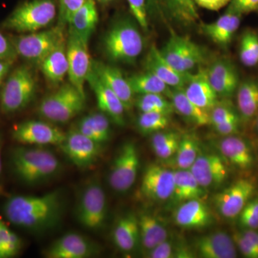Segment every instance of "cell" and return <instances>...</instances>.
Returning <instances> with one entry per match:
<instances>
[{"mask_svg": "<svg viewBox=\"0 0 258 258\" xmlns=\"http://www.w3.org/2000/svg\"><path fill=\"white\" fill-rule=\"evenodd\" d=\"M7 220L22 230L40 233L57 227L62 218L64 200L62 191L43 195H14L3 205Z\"/></svg>", "mask_w": 258, "mask_h": 258, "instance_id": "obj_1", "label": "cell"}, {"mask_svg": "<svg viewBox=\"0 0 258 258\" xmlns=\"http://www.w3.org/2000/svg\"><path fill=\"white\" fill-rule=\"evenodd\" d=\"M9 164L13 175L28 186L45 184L55 179L62 165L55 154L43 147L20 145L10 153Z\"/></svg>", "mask_w": 258, "mask_h": 258, "instance_id": "obj_2", "label": "cell"}, {"mask_svg": "<svg viewBox=\"0 0 258 258\" xmlns=\"http://www.w3.org/2000/svg\"><path fill=\"white\" fill-rule=\"evenodd\" d=\"M103 47L112 62L133 64L143 52L144 37L135 22L120 18L105 35Z\"/></svg>", "mask_w": 258, "mask_h": 258, "instance_id": "obj_3", "label": "cell"}, {"mask_svg": "<svg viewBox=\"0 0 258 258\" xmlns=\"http://www.w3.org/2000/svg\"><path fill=\"white\" fill-rule=\"evenodd\" d=\"M56 16L55 0H28L15 8L3 27L18 33H31L47 28L55 21Z\"/></svg>", "mask_w": 258, "mask_h": 258, "instance_id": "obj_4", "label": "cell"}, {"mask_svg": "<svg viewBox=\"0 0 258 258\" xmlns=\"http://www.w3.org/2000/svg\"><path fill=\"white\" fill-rule=\"evenodd\" d=\"M86 101V96L71 83H64L42 100L38 113L52 123H68L84 110Z\"/></svg>", "mask_w": 258, "mask_h": 258, "instance_id": "obj_5", "label": "cell"}, {"mask_svg": "<svg viewBox=\"0 0 258 258\" xmlns=\"http://www.w3.org/2000/svg\"><path fill=\"white\" fill-rule=\"evenodd\" d=\"M37 89L36 77L28 66L15 69L0 93V108L5 113H15L26 108L33 101Z\"/></svg>", "mask_w": 258, "mask_h": 258, "instance_id": "obj_6", "label": "cell"}, {"mask_svg": "<svg viewBox=\"0 0 258 258\" xmlns=\"http://www.w3.org/2000/svg\"><path fill=\"white\" fill-rule=\"evenodd\" d=\"M108 203L104 189L97 179L91 180L81 190L76 208V217L86 230L98 232L104 227Z\"/></svg>", "mask_w": 258, "mask_h": 258, "instance_id": "obj_7", "label": "cell"}, {"mask_svg": "<svg viewBox=\"0 0 258 258\" xmlns=\"http://www.w3.org/2000/svg\"><path fill=\"white\" fill-rule=\"evenodd\" d=\"M64 25L25 33L11 39L18 55L38 66L49 53L66 38Z\"/></svg>", "mask_w": 258, "mask_h": 258, "instance_id": "obj_8", "label": "cell"}, {"mask_svg": "<svg viewBox=\"0 0 258 258\" xmlns=\"http://www.w3.org/2000/svg\"><path fill=\"white\" fill-rule=\"evenodd\" d=\"M140 165L138 149L132 142L121 146L113 159L108 174V183L113 191L123 194L133 186Z\"/></svg>", "mask_w": 258, "mask_h": 258, "instance_id": "obj_9", "label": "cell"}, {"mask_svg": "<svg viewBox=\"0 0 258 258\" xmlns=\"http://www.w3.org/2000/svg\"><path fill=\"white\" fill-rule=\"evenodd\" d=\"M69 82L86 96L85 83L92 66V59L88 50V42L69 30L66 40Z\"/></svg>", "mask_w": 258, "mask_h": 258, "instance_id": "obj_10", "label": "cell"}, {"mask_svg": "<svg viewBox=\"0 0 258 258\" xmlns=\"http://www.w3.org/2000/svg\"><path fill=\"white\" fill-rule=\"evenodd\" d=\"M161 55L169 64L180 72L186 73L201 60V46L188 37L181 36L171 30V35L163 48Z\"/></svg>", "mask_w": 258, "mask_h": 258, "instance_id": "obj_11", "label": "cell"}, {"mask_svg": "<svg viewBox=\"0 0 258 258\" xmlns=\"http://www.w3.org/2000/svg\"><path fill=\"white\" fill-rule=\"evenodd\" d=\"M66 134L52 123L38 120H29L15 125L12 135L22 145L45 147L60 146L66 138Z\"/></svg>", "mask_w": 258, "mask_h": 258, "instance_id": "obj_12", "label": "cell"}, {"mask_svg": "<svg viewBox=\"0 0 258 258\" xmlns=\"http://www.w3.org/2000/svg\"><path fill=\"white\" fill-rule=\"evenodd\" d=\"M59 147L75 166L86 169L94 165L99 159L102 144L83 135L75 126L66 133Z\"/></svg>", "mask_w": 258, "mask_h": 258, "instance_id": "obj_13", "label": "cell"}, {"mask_svg": "<svg viewBox=\"0 0 258 258\" xmlns=\"http://www.w3.org/2000/svg\"><path fill=\"white\" fill-rule=\"evenodd\" d=\"M255 189L254 179L242 178L215 195L214 205L222 217L235 218L238 217L246 204L250 200Z\"/></svg>", "mask_w": 258, "mask_h": 258, "instance_id": "obj_14", "label": "cell"}, {"mask_svg": "<svg viewBox=\"0 0 258 258\" xmlns=\"http://www.w3.org/2000/svg\"><path fill=\"white\" fill-rule=\"evenodd\" d=\"M174 184V171L158 164H150L144 171L141 193L148 201L162 203L170 200Z\"/></svg>", "mask_w": 258, "mask_h": 258, "instance_id": "obj_15", "label": "cell"}, {"mask_svg": "<svg viewBox=\"0 0 258 258\" xmlns=\"http://www.w3.org/2000/svg\"><path fill=\"white\" fill-rule=\"evenodd\" d=\"M96 243L81 234L69 232L54 241L45 250L48 258H88L98 254Z\"/></svg>", "mask_w": 258, "mask_h": 258, "instance_id": "obj_16", "label": "cell"}, {"mask_svg": "<svg viewBox=\"0 0 258 258\" xmlns=\"http://www.w3.org/2000/svg\"><path fill=\"white\" fill-rule=\"evenodd\" d=\"M87 83L96 96L100 111L106 114L115 124L123 126L125 123V108L123 103L102 81L92 66L88 76Z\"/></svg>", "mask_w": 258, "mask_h": 258, "instance_id": "obj_17", "label": "cell"}, {"mask_svg": "<svg viewBox=\"0 0 258 258\" xmlns=\"http://www.w3.org/2000/svg\"><path fill=\"white\" fill-rule=\"evenodd\" d=\"M189 170L205 189L220 186L228 177L227 164L215 154H199Z\"/></svg>", "mask_w": 258, "mask_h": 258, "instance_id": "obj_18", "label": "cell"}, {"mask_svg": "<svg viewBox=\"0 0 258 258\" xmlns=\"http://www.w3.org/2000/svg\"><path fill=\"white\" fill-rule=\"evenodd\" d=\"M205 71L217 96L228 99L237 92L240 83V75L232 61L227 58L217 59Z\"/></svg>", "mask_w": 258, "mask_h": 258, "instance_id": "obj_19", "label": "cell"}, {"mask_svg": "<svg viewBox=\"0 0 258 258\" xmlns=\"http://www.w3.org/2000/svg\"><path fill=\"white\" fill-rule=\"evenodd\" d=\"M144 64L145 71L156 75L170 88H184L191 76V73L180 72L173 68L164 58L156 44L151 45Z\"/></svg>", "mask_w": 258, "mask_h": 258, "instance_id": "obj_20", "label": "cell"}, {"mask_svg": "<svg viewBox=\"0 0 258 258\" xmlns=\"http://www.w3.org/2000/svg\"><path fill=\"white\" fill-rule=\"evenodd\" d=\"M195 254L203 258H235L237 247L232 236L217 231L198 237L193 244Z\"/></svg>", "mask_w": 258, "mask_h": 258, "instance_id": "obj_21", "label": "cell"}, {"mask_svg": "<svg viewBox=\"0 0 258 258\" xmlns=\"http://www.w3.org/2000/svg\"><path fill=\"white\" fill-rule=\"evenodd\" d=\"M242 16V14L228 5L225 14L213 23L202 24L200 30L217 45L227 47L240 27Z\"/></svg>", "mask_w": 258, "mask_h": 258, "instance_id": "obj_22", "label": "cell"}, {"mask_svg": "<svg viewBox=\"0 0 258 258\" xmlns=\"http://www.w3.org/2000/svg\"><path fill=\"white\" fill-rule=\"evenodd\" d=\"M92 67L102 81L119 98L125 110L131 109L134 103V93L120 69L96 60L92 61Z\"/></svg>", "mask_w": 258, "mask_h": 258, "instance_id": "obj_23", "label": "cell"}, {"mask_svg": "<svg viewBox=\"0 0 258 258\" xmlns=\"http://www.w3.org/2000/svg\"><path fill=\"white\" fill-rule=\"evenodd\" d=\"M174 221L184 229H201L211 224L212 217L203 198L196 199L179 205L174 213Z\"/></svg>", "mask_w": 258, "mask_h": 258, "instance_id": "obj_24", "label": "cell"}, {"mask_svg": "<svg viewBox=\"0 0 258 258\" xmlns=\"http://www.w3.org/2000/svg\"><path fill=\"white\" fill-rule=\"evenodd\" d=\"M219 149L222 157L231 165L242 171L249 170L254 164V155L248 143L236 135L220 140Z\"/></svg>", "mask_w": 258, "mask_h": 258, "instance_id": "obj_25", "label": "cell"}, {"mask_svg": "<svg viewBox=\"0 0 258 258\" xmlns=\"http://www.w3.org/2000/svg\"><path fill=\"white\" fill-rule=\"evenodd\" d=\"M184 92L197 106L208 112L218 102V96L209 81L205 69H200L197 74H191Z\"/></svg>", "mask_w": 258, "mask_h": 258, "instance_id": "obj_26", "label": "cell"}, {"mask_svg": "<svg viewBox=\"0 0 258 258\" xmlns=\"http://www.w3.org/2000/svg\"><path fill=\"white\" fill-rule=\"evenodd\" d=\"M115 245L123 252H131L140 244L138 217L128 212L120 217L112 231Z\"/></svg>", "mask_w": 258, "mask_h": 258, "instance_id": "obj_27", "label": "cell"}, {"mask_svg": "<svg viewBox=\"0 0 258 258\" xmlns=\"http://www.w3.org/2000/svg\"><path fill=\"white\" fill-rule=\"evenodd\" d=\"M67 37L62 40L39 64L44 77L51 86H58L69 72L66 49Z\"/></svg>", "mask_w": 258, "mask_h": 258, "instance_id": "obj_28", "label": "cell"}, {"mask_svg": "<svg viewBox=\"0 0 258 258\" xmlns=\"http://www.w3.org/2000/svg\"><path fill=\"white\" fill-rule=\"evenodd\" d=\"M138 217L140 244L145 253L169 237L167 229L160 219L148 212H141Z\"/></svg>", "mask_w": 258, "mask_h": 258, "instance_id": "obj_29", "label": "cell"}, {"mask_svg": "<svg viewBox=\"0 0 258 258\" xmlns=\"http://www.w3.org/2000/svg\"><path fill=\"white\" fill-rule=\"evenodd\" d=\"M168 98L170 100L174 111L186 121L197 126L210 124V113L199 108L190 101L184 92V88H171Z\"/></svg>", "mask_w": 258, "mask_h": 258, "instance_id": "obj_30", "label": "cell"}, {"mask_svg": "<svg viewBox=\"0 0 258 258\" xmlns=\"http://www.w3.org/2000/svg\"><path fill=\"white\" fill-rule=\"evenodd\" d=\"M98 23V13L96 0H88L70 19L69 30L83 40L89 42L91 35L96 30Z\"/></svg>", "mask_w": 258, "mask_h": 258, "instance_id": "obj_31", "label": "cell"}, {"mask_svg": "<svg viewBox=\"0 0 258 258\" xmlns=\"http://www.w3.org/2000/svg\"><path fill=\"white\" fill-rule=\"evenodd\" d=\"M205 189L200 186L189 169L174 171V190L170 200L173 204H181L189 200L202 199Z\"/></svg>", "mask_w": 258, "mask_h": 258, "instance_id": "obj_32", "label": "cell"}, {"mask_svg": "<svg viewBox=\"0 0 258 258\" xmlns=\"http://www.w3.org/2000/svg\"><path fill=\"white\" fill-rule=\"evenodd\" d=\"M110 118L102 112H95L83 117L76 128L83 135L103 145L111 137Z\"/></svg>", "mask_w": 258, "mask_h": 258, "instance_id": "obj_33", "label": "cell"}, {"mask_svg": "<svg viewBox=\"0 0 258 258\" xmlns=\"http://www.w3.org/2000/svg\"><path fill=\"white\" fill-rule=\"evenodd\" d=\"M237 111L241 120L247 123L258 115V81L247 79L237 90Z\"/></svg>", "mask_w": 258, "mask_h": 258, "instance_id": "obj_34", "label": "cell"}, {"mask_svg": "<svg viewBox=\"0 0 258 258\" xmlns=\"http://www.w3.org/2000/svg\"><path fill=\"white\" fill-rule=\"evenodd\" d=\"M134 94L144 95L157 93L166 98L169 96L171 88L156 75L145 71L144 72L132 75L127 78Z\"/></svg>", "mask_w": 258, "mask_h": 258, "instance_id": "obj_35", "label": "cell"}, {"mask_svg": "<svg viewBox=\"0 0 258 258\" xmlns=\"http://www.w3.org/2000/svg\"><path fill=\"white\" fill-rule=\"evenodd\" d=\"M200 154L198 141L194 136L185 134L180 139L179 147L174 155V165L180 170L189 169Z\"/></svg>", "mask_w": 258, "mask_h": 258, "instance_id": "obj_36", "label": "cell"}, {"mask_svg": "<svg viewBox=\"0 0 258 258\" xmlns=\"http://www.w3.org/2000/svg\"><path fill=\"white\" fill-rule=\"evenodd\" d=\"M134 103L142 113L155 112L169 115L174 111L170 100L166 99V97L162 94L139 95Z\"/></svg>", "mask_w": 258, "mask_h": 258, "instance_id": "obj_37", "label": "cell"}, {"mask_svg": "<svg viewBox=\"0 0 258 258\" xmlns=\"http://www.w3.org/2000/svg\"><path fill=\"white\" fill-rule=\"evenodd\" d=\"M239 57L246 67L258 64V34L253 30H246L242 33L239 46Z\"/></svg>", "mask_w": 258, "mask_h": 258, "instance_id": "obj_38", "label": "cell"}, {"mask_svg": "<svg viewBox=\"0 0 258 258\" xmlns=\"http://www.w3.org/2000/svg\"><path fill=\"white\" fill-rule=\"evenodd\" d=\"M169 115L155 112L142 113L137 120V127L144 135H150L164 131L169 125Z\"/></svg>", "mask_w": 258, "mask_h": 258, "instance_id": "obj_39", "label": "cell"}, {"mask_svg": "<svg viewBox=\"0 0 258 258\" xmlns=\"http://www.w3.org/2000/svg\"><path fill=\"white\" fill-rule=\"evenodd\" d=\"M2 242L3 258L15 257L23 248L21 238L1 220Z\"/></svg>", "mask_w": 258, "mask_h": 258, "instance_id": "obj_40", "label": "cell"}, {"mask_svg": "<svg viewBox=\"0 0 258 258\" xmlns=\"http://www.w3.org/2000/svg\"><path fill=\"white\" fill-rule=\"evenodd\" d=\"M210 124L215 125L230 120L241 119L238 111L232 106V103L225 98V101L217 102L216 105L210 110Z\"/></svg>", "mask_w": 258, "mask_h": 258, "instance_id": "obj_41", "label": "cell"}, {"mask_svg": "<svg viewBox=\"0 0 258 258\" xmlns=\"http://www.w3.org/2000/svg\"><path fill=\"white\" fill-rule=\"evenodd\" d=\"M239 223L244 229H258V199L249 200L238 215Z\"/></svg>", "mask_w": 258, "mask_h": 258, "instance_id": "obj_42", "label": "cell"}, {"mask_svg": "<svg viewBox=\"0 0 258 258\" xmlns=\"http://www.w3.org/2000/svg\"><path fill=\"white\" fill-rule=\"evenodd\" d=\"M131 14L135 19L139 27L144 30H149V18H148V4L147 0H126Z\"/></svg>", "mask_w": 258, "mask_h": 258, "instance_id": "obj_43", "label": "cell"}, {"mask_svg": "<svg viewBox=\"0 0 258 258\" xmlns=\"http://www.w3.org/2000/svg\"><path fill=\"white\" fill-rule=\"evenodd\" d=\"M88 0H57L58 24L64 26L68 25L73 15Z\"/></svg>", "mask_w": 258, "mask_h": 258, "instance_id": "obj_44", "label": "cell"}, {"mask_svg": "<svg viewBox=\"0 0 258 258\" xmlns=\"http://www.w3.org/2000/svg\"><path fill=\"white\" fill-rule=\"evenodd\" d=\"M237 249L240 250L244 257L258 258V249L242 233L235 232L232 235Z\"/></svg>", "mask_w": 258, "mask_h": 258, "instance_id": "obj_45", "label": "cell"}, {"mask_svg": "<svg viewBox=\"0 0 258 258\" xmlns=\"http://www.w3.org/2000/svg\"><path fill=\"white\" fill-rule=\"evenodd\" d=\"M178 244L174 241L166 239L155 247L147 252V257L151 258H174Z\"/></svg>", "mask_w": 258, "mask_h": 258, "instance_id": "obj_46", "label": "cell"}, {"mask_svg": "<svg viewBox=\"0 0 258 258\" xmlns=\"http://www.w3.org/2000/svg\"><path fill=\"white\" fill-rule=\"evenodd\" d=\"M181 137L179 134L176 136L175 137L171 139L166 143L162 144L160 147L153 149V152L159 159H164V160L170 159V158L174 157L176 150H177Z\"/></svg>", "mask_w": 258, "mask_h": 258, "instance_id": "obj_47", "label": "cell"}, {"mask_svg": "<svg viewBox=\"0 0 258 258\" xmlns=\"http://www.w3.org/2000/svg\"><path fill=\"white\" fill-rule=\"evenodd\" d=\"M18 57L11 39H8L0 32V61L15 62Z\"/></svg>", "mask_w": 258, "mask_h": 258, "instance_id": "obj_48", "label": "cell"}, {"mask_svg": "<svg viewBox=\"0 0 258 258\" xmlns=\"http://www.w3.org/2000/svg\"><path fill=\"white\" fill-rule=\"evenodd\" d=\"M241 119L232 120L218 124L212 125L215 132L224 137L237 135L240 132Z\"/></svg>", "mask_w": 258, "mask_h": 258, "instance_id": "obj_49", "label": "cell"}, {"mask_svg": "<svg viewBox=\"0 0 258 258\" xmlns=\"http://www.w3.org/2000/svg\"><path fill=\"white\" fill-rule=\"evenodd\" d=\"M229 5L242 15L258 11V0H231Z\"/></svg>", "mask_w": 258, "mask_h": 258, "instance_id": "obj_50", "label": "cell"}, {"mask_svg": "<svg viewBox=\"0 0 258 258\" xmlns=\"http://www.w3.org/2000/svg\"><path fill=\"white\" fill-rule=\"evenodd\" d=\"M195 4L200 8L210 11H220L228 6L231 0H194Z\"/></svg>", "mask_w": 258, "mask_h": 258, "instance_id": "obj_51", "label": "cell"}, {"mask_svg": "<svg viewBox=\"0 0 258 258\" xmlns=\"http://www.w3.org/2000/svg\"><path fill=\"white\" fill-rule=\"evenodd\" d=\"M242 233L258 249V232L257 230H253V229H244L243 231H242Z\"/></svg>", "mask_w": 258, "mask_h": 258, "instance_id": "obj_52", "label": "cell"}, {"mask_svg": "<svg viewBox=\"0 0 258 258\" xmlns=\"http://www.w3.org/2000/svg\"><path fill=\"white\" fill-rule=\"evenodd\" d=\"M14 63L13 61H0V86L3 84V80L9 73L12 64Z\"/></svg>", "mask_w": 258, "mask_h": 258, "instance_id": "obj_53", "label": "cell"}, {"mask_svg": "<svg viewBox=\"0 0 258 258\" xmlns=\"http://www.w3.org/2000/svg\"><path fill=\"white\" fill-rule=\"evenodd\" d=\"M149 10L159 13L163 0H147Z\"/></svg>", "mask_w": 258, "mask_h": 258, "instance_id": "obj_54", "label": "cell"}, {"mask_svg": "<svg viewBox=\"0 0 258 258\" xmlns=\"http://www.w3.org/2000/svg\"><path fill=\"white\" fill-rule=\"evenodd\" d=\"M3 140L1 134H0V179H1L2 172H3Z\"/></svg>", "mask_w": 258, "mask_h": 258, "instance_id": "obj_55", "label": "cell"}, {"mask_svg": "<svg viewBox=\"0 0 258 258\" xmlns=\"http://www.w3.org/2000/svg\"><path fill=\"white\" fill-rule=\"evenodd\" d=\"M1 219H0V223H1ZM0 258L3 257V242H2V231L1 226H0Z\"/></svg>", "mask_w": 258, "mask_h": 258, "instance_id": "obj_56", "label": "cell"}, {"mask_svg": "<svg viewBox=\"0 0 258 258\" xmlns=\"http://www.w3.org/2000/svg\"><path fill=\"white\" fill-rule=\"evenodd\" d=\"M115 0H98V3L103 5H108L114 2Z\"/></svg>", "mask_w": 258, "mask_h": 258, "instance_id": "obj_57", "label": "cell"}, {"mask_svg": "<svg viewBox=\"0 0 258 258\" xmlns=\"http://www.w3.org/2000/svg\"><path fill=\"white\" fill-rule=\"evenodd\" d=\"M257 128L258 131V115H257Z\"/></svg>", "mask_w": 258, "mask_h": 258, "instance_id": "obj_58", "label": "cell"}]
</instances>
